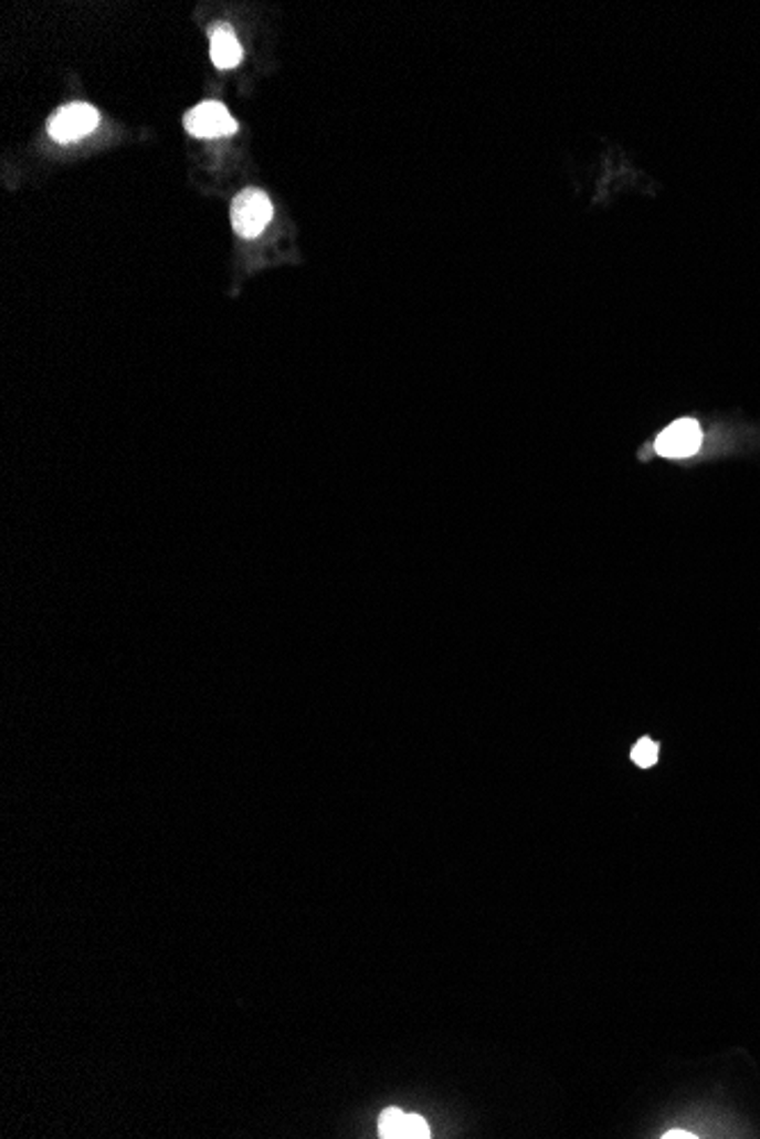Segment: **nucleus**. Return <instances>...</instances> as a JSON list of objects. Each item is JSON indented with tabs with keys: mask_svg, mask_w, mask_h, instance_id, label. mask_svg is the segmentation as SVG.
Wrapping results in <instances>:
<instances>
[{
	"mask_svg": "<svg viewBox=\"0 0 760 1139\" xmlns=\"http://www.w3.org/2000/svg\"><path fill=\"white\" fill-rule=\"evenodd\" d=\"M274 217V205L270 196L262 189H244L231 205V221L233 230L244 240H253L257 234L270 225Z\"/></svg>",
	"mask_w": 760,
	"mask_h": 1139,
	"instance_id": "obj_1",
	"label": "nucleus"
},
{
	"mask_svg": "<svg viewBox=\"0 0 760 1139\" xmlns=\"http://www.w3.org/2000/svg\"><path fill=\"white\" fill-rule=\"evenodd\" d=\"M704 430L695 419H678L667 425L654 442V451L667 460H688L701 451Z\"/></svg>",
	"mask_w": 760,
	"mask_h": 1139,
	"instance_id": "obj_2",
	"label": "nucleus"
},
{
	"mask_svg": "<svg viewBox=\"0 0 760 1139\" xmlns=\"http://www.w3.org/2000/svg\"><path fill=\"white\" fill-rule=\"evenodd\" d=\"M184 130L192 137L214 139V137L235 135L238 122L233 119V114L225 109V105H221L217 101H208L184 114Z\"/></svg>",
	"mask_w": 760,
	"mask_h": 1139,
	"instance_id": "obj_3",
	"label": "nucleus"
},
{
	"mask_svg": "<svg viewBox=\"0 0 760 1139\" xmlns=\"http://www.w3.org/2000/svg\"><path fill=\"white\" fill-rule=\"evenodd\" d=\"M98 126V112L87 103H68L60 107L49 122V133L55 141L68 144L83 139Z\"/></svg>",
	"mask_w": 760,
	"mask_h": 1139,
	"instance_id": "obj_4",
	"label": "nucleus"
},
{
	"mask_svg": "<svg viewBox=\"0 0 760 1139\" xmlns=\"http://www.w3.org/2000/svg\"><path fill=\"white\" fill-rule=\"evenodd\" d=\"M210 57L217 68H235L242 62V46L228 23L210 28Z\"/></svg>",
	"mask_w": 760,
	"mask_h": 1139,
	"instance_id": "obj_5",
	"label": "nucleus"
},
{
	"mask_svg": "<svg viewBox=\"0 0 760 1139\" xmlns=\"http://www.w3.org/2000/svg\"><path fill=\"white\" fill-rule=\"evenodd\" d=\"M631 758L633 762L640 767V769H652L656 762H658V743L652 741L650 737H642L631 751Z\"/></svg>",
	"mask_w": 760,
	"mask_h": 1139,
	"instance_id": "obj_6",
	"label": "nucleus"
},
{
	"mask_svg": "<svg viewBox=\"0 0 760 1139\" xmlns=\"http://www.w3.org/2000/svg\"><path fill=\"white\" fill-rule=\"evenodd\" d=\"M403 1128H405V1112H401L399 1108H390L380 1115V1121H378L380 1137H388V1139L403 1137Z\"/></svg>",
	"mask_w": 760,
	"mask_h": 1139,
	"instance_id": "obj_7",
	"label": "nucleus"
},
{
	"mask_svg": "<svg viewBox=\"0 0 760 1139\" xmlns=\"http://www.w3.org/2000/svg\"><path fill=\"white\" fill-rule=\"evenodd\" d=\"M403 1137H416V1139H429L431 1137V1128L429 1124L420 1117V1115H405V1128H403Z\"/></svg>",
	"mask_w": 760,
	"mask_h": 1139,
	"instance_id": "obj_8",
	"label": "nucleus"
},
{
	"mask_svg": "<svg viewBox=\"0 0 760 1139\" xmlns=\"http://www.w3.org/2000/svg\"><path fill=\"white\" fill-rule=\"evenodd\" d=\"M663 1137H667V1139H686V1137H688V1139H693V1137H697V1135L686 1132V1130H669V1132H665Z\"/></svg>",
	"mask_w": 760,
	"mask_h": 1139,
	"instance_id": "obj_9",
	"label": "nucleus"
}]
</instances>
